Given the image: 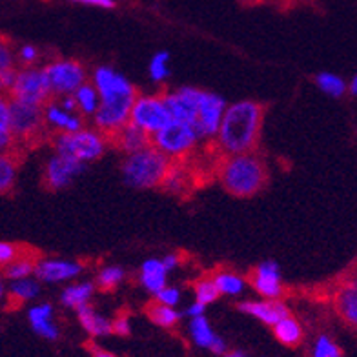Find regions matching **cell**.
<instances>
[{
	"label": "cell",
	"mask_w": 357,
	"mask_h": 357,
	"mask_svg": "<svg viewBox=\"0 0 357 357\" xmlns=\"http://www.w3.org/2000/svg\"><path fill=\"white\" fill-rule=\"evenodd\" d=\"M204 312H206V305H202V303H199V301H193L192 305H190L188 308L184 310V315L192 319V317H199V315H204Z\"/></svg>",
	"instance_id": "obj_46"
},
{
	"label": "cell",
	"mask_w": 357,
	"mask_h": 357,
	"mask_svg": "<svg viewBox=\"0 0 357 357\" xmlns=\"http://www.w3.org/2000/svg\"><path fill=\"white\" fill-rule=\"evenodd\" d=\"M20 151L17 139L11 132V99L0 91V153Z\"/></svg>",
	"instance_id": "obj_27"
},
{
	"label": "cell",
	"mask_w": 357,
	"mask_h": 357,
	"mask_svg": "<svg viewBox=\"0 0 357 357\" xmlns=\"http://www.w3.org/2000/svg\"><path fill=\"white\" fill-rule=\"evenodd\" d=\"M268 166L257 151L228 155L217 168V178L226 192L239 199L255 197L266 188Z\"/></svg>",
	"instance_id": "obj_2"
},
{
	"label": "cell",
	"mask_w": 357,
	"mask_h": 357,
	"mask_svg": "<svg viewBox=\"0 0 357 357\" xmlns=\"http://www.w3.org/2000/svg\"><path fill=\"white\" fill-rule=\"evenodd\" d=\"M53 151L62 155L73 157V159L89 165L99 160L106 153L109 144L108 135H104L97 128H80L71 133H56L52 137Z\"/></svg>",
	"instance_id": "obj_4"
},
{
	"label": "cell",
	"mask_w": 357,
	"mask_h": 357,
	"mask_svg": "<svg viewBox=\"0 0 357 357\" xmlns=\"http://www.w3.org/2000/svg\"><path fill=\"white\" fill-rule=\"evenodd\" d=\"M225 357H250V356L246 352H243V350H228V352L225 354Z\"/></svg>",
	"instance_id": "obj_51"
},
{
	"label": "cell",
	"mask_w": 357,
	"mask_h": 357,
	"mask_svg": "<svg viewBox=\"0 0 357 357\" xmlns=\"http://www.w3.org/2000/svg\"><path fill=\"white\" fill-rule=\"evenodd\" d=\"M228 108L226 100L221 95L201 89L199 95V106H197V119L193 123V128L197 132L201 142H213L217 137V132L221 128L222 117Z\"/></svg>",
	"instance_id": "obj_11"
},
{
	"label": "cell",
	"mask_w": 357,
	"mask_h": 357,
	"mask_svg": "<svg viewBox=\"0 0 357 357\" xmlns=\"http://www.w3.org/2000/svg\"><path fill=\"white\" fill-rule=\"evenodd\" d=\"M19 151L0 153V195H6L15 188L17 177H19Z\"/></svg>",
	"instance_id": "obj_32"
},
{
	"label": "cell",
	"mask_w": 357,
	"mask_h": 357,
	"mask_svg": "<svg viewBox=\"0 0 357 357\" xmlns=\"http://www.w3.org/2000/svg\"><path fill=\"white\" fill-rule=\"evenodd\" d=\"M4 275L0 273V305L4 301H8V287H6Z\"/></svg>",
	"instance_id": "obj_49"
},
{
	"label": "cell",
	"mask_w": 357,
	"mask_h": 357,
	"mask_svg": "<svg viewBox=\"0 0 357 357\" xmlns=\"http://www.w3.org/2000/svg\"><path fill=\"white\" fill-rule=\"evenodd\" d=\"M10 99L33 106H46L53 99L52 86L44 66H26L17 70L15 82L10 89Z\"/></svg>",
	"instance_id": "obj_7"
},
{
	"label": "cell",
	"mask_w": 357,
	"mask_h": 357,
	"mask_svg": "<svg viewBox=\"0 0 357 357\" xmlns=\"http://www.w3.org/2000/svg\"><path fill=\"white\" fill-rule=\"evenodd\" d=\"M109 144L113 148H117L119 151H123L124 155H128V153H135V151L142 150L146 146H150L151 137L142 132L141 128H137L135 124L128 123L115 135L109 137Z\"/></svg>",
	"instance_id": "obj_22"
},
{
	"label": "cell",
	"mask_w": 357,
	"mask_h": 357,
	"mask_svg": "<svg viewBox=\"0 0 357 357\" xmlns=\"http://www.w3.org/2000/svg\"><path fill=\"white\" fill-rule=\"evenodd\" d=\"M11 132H13L19 150L40 142L47 132L44 123V106H33L11 99Z\"/></svg>",
	"instance_id": "obj_6"
},
{
	"label": "cell",
	"mask_w": 357,
	"mask_h": 357,
	"mask_svg": "<svg viewBox=\"0 0 357 357\" xmlns=\"http://www.w3.org/2000/svg\"><path fill=\"white\" fill-rule=\"evenodd\" d=\"M273 335L278 339L279 343L284 344V347H299L305 339V328L303 324L299 323V319H296L294 315L288 314L287 317H282L281 321L273 324Z\"/></svg>",
	"instance_id": "obj_28"
},
{
	"label": "cell",
	"mask_w": 357,
	"mask_h": 357,
	"mask_svg": "<svg viewBox=\"0 0 357 357\" xmlns=\"http://www.w3.org/2000/svg\"><path fill=\"white\" fill-rule=\"evenodd\" d=\"M55 99L59 100L64 108L70 109V112H77V102L73 95H62V97H55Z\"/></svg>",
	"instance_id": "obj_47"
},
{
	"label": "cell",
	"mask_w": 357,
	"mask_h": 357,
	"mask_svg": "<svg viewBox=\"0 0 357 357\" xmlns=\"http://www.w3.org/2000/svg\"><path fill=\"white\" fill-rule=\"evenodd\" d=\"M132 332V324H130V317L126 314H119L113 319V334L117 335H130Z\"/></svg>",
	"instance_id": "obj_43"
},
{
	"label": "cell",
	"mask_w": 357,
	"mask_h": 357,
	"mask_svg": "<svg viewBox=\"0 0 357 357\" xmlns=\"http://www.w3.org/2000/svg\"><path fill=\"white\" fill-rule=\"evenodd\" d=\"M237 310L243 314L254 317V319L261 321L266 326H273V324L281 321L282 317H287L290 314L288 306L281 301V299H246L237 305Z\"/></svg>",
	"instance_id": "obj_17"
},
{
	"label": "cell",
	"mask_w": 357,
	"mask_h": 357,
	"mask_svg": "<svg viewBox=\"0 0 357 357\" xmlns=\"http://www.w3.org/2000/svg\"><path fill=\"white\" fill-rule=\"evenodd\" d=\"M174 160L160 153L155 146H146L135 153L124 155L121 162L123 181L135 190L162 188Z\"/></svg>",
	"instance_id": "obj_3"
},
{
	"label": "cell",
	"mask_w": 357,
	"mask_h": 357,
	"mask_svg": "<svg viewBox=\"0 0 357 357\" xmlns=\"http://www.w3.org/2000/svg\"><path fill=\"white\" fill-rule=\"evenodd\" d=\"M315 86L323 91L324 95H328L332 99H341L344 95H348V80L332 71H321L314 77Z\"/></svg>",
	"instance_id": "obj_34"
},
{
	"label": "cell",
	"mask_w": 357,
	"mask_h": 357,
	"mask_svg": "<svg viewBox=\"0 0 357 357\" xmlns=\"http://www.w3.org/2000/svg\"><path fill=\"white\" fill-rule=\"evenodd\" d=\"M248 284L264 299H281L284 296L281 266L275 261H263L248 273Z\"/></svg>",
	"instance_id": "obj_13"
},
{
	"label": "cell",
	"mask_w": 357,
	"mask_h": 357,
	"mask_svg": "<svg viewBox=\"0 0 357 357\" xmlns=\"http://www.w3.org/2000/svg\"><path fill=\"white\" fill-rule=\"evenodd\" d=\"M73 4L89 6V8H100V10H113L117 2L115 0H70Z\"/></svg>",
	"instance_id": "obj_44"
},
{
	"label": "cell",
	"mask_w": 357,
	"mask_h": 357,
	"mask_svg": "<svg viewBox=\"0 0 357 357\" xmlns=\"http://www.w3.org/2000/svg\"><path fill=\"white\" fill-rule=\"evenodd\" d=\"M201 89L192 88V86H183L175 91H166L162 93L168 108L172 121H183V123H195L197 119V106Z\"/></svg>",
	"instance_id": "obj_15"
},
{
	"label": "cell",
	"mask_w": 357,
	"mask_h": 357,
	"mask_svg": "<svg viewBox=\"0 0 357 357\" xmlns=\"http://www.w3.org/2000/svg\"><path fill=\"white\" fill-rule=\"evenodd\" d=\"M310 357H343V350L328 334H319L314 341Z\"/></svg>",
	"instance_id": "obj_38"
},
{
	"label": "cell",
	"mask_w": 357,
	"mask_h": 357,
	"mask_svg": "<svg viewBox=\"0 0 357 357\" xmlns=\"http://www.w3.org/2000/svg\"><path fill=\"white\" fill-rule=\"evenodd\" d=\"M266 108L257 100L228 104L213 146L221 155H241L257 151Z\"/></svg>",
	"instance_id": "obj_1"
},
{
	"label": "cell",
	"mask_w": 357,
	"mask_h": 357,
	"mask_svg": "<svg viewBox=\"0 0 357 357\" xmlns=\"http://www.w3.org/2000/svg\"><path fill=\"white\" fill-rule=\"evenodd\" d=\"M44 123H46L47 132L52 135L77 132V130L86 126L84 117L79 112L66 109L55 97L44 106Z\"/></svg>",
	"instance_id": "obj_16"
},
{
	"label": "cell",
	"mask_w": 357,
	"mask_h": 357,
	"mask_svg": "<svg viewBox=\"0 0 357 357\" xmlns=\"http://www.w3.org/2000/svg\"><path fill=\"white\" fill-rule=\"evenodd\" d=\"M126 279V270L119 264H108V266H102L97 272V278H95V284L97 288L104 291H112L115 288H119Z\"/></svg>",
	"instance_id": "obj_36"
},
{
	"label": "cell",
	"mask_w": 357,
	"mask_h": 357,
	"mask_svg": "<svg viewBox=\"0 0 357 357\" xmlns=\"http://www.w3.org/2000/svg\"><path fill=\"white\" fill-rule=\"evenodd\" d=\"M38 61H40V50L33 44H22L17 50V62L20 64V68L37 66Z\"/></svg>",
	"instance_id": "obj_41"
},
{
	"label": "cell",
	"mask_w": 357,
	"mask_h": 357,
	"mask_svg": "<svg viewBox=\"0 0 357 357\" xmlns=\"http://www.w3.org/2000/svg\"><path fill=\"white\" fill-rule=\"evenodd\" d=\"M28 321L37 335L47 339V341H56L61 335V330L55 323V308L50 303H37L28 310Z\"/></svg>",
	"instance_id": "obj_20"
},
{
	"label": "cell",
	"mask_w": 357,
	"mask_h": 357,
	"mask_svg": "<svg viewBox=\"0 0 357 357\" xmlns=\"http://www.w3.org/2000/svg\"><path fill=\"white\" fill-rule=\"evenodd\" d=\"M53 97L73 95L80 86L88 82V70L75 59H53L44 66Z\"/></svg>",
	"instance_id": "obj_8"
},
{
	"label": "cell",
	"mask_w": 357,
	"mask_h": 357,
	"mask_svg": "<svg viewBox=\"0 0 357 357\" xmlns=\"http://www.w3.org/2000/svg\"><path fill=\"white\" fill-rule=\"evenodd\" d=\"M95 290H97V284L91 281L71 282L61 291V305L77 312L82 306L89 305V301L93 299Z\"/></svg>",
	"instance_id": "obj_24"
},
{
	"label": "cell",
	"mask_w": 357,
	"mask_h": 357,
	"mask_svg": "<svg viewBox=\"0 0 357 357\" xmlns=\"http://www.w3.org/2000/svg\"><path fill=\"white\" fill-rule=\"evenodd\" d=\"M38 294H40V281L35 275L10 281V284H8V301L13 303V305L35 301Z\"/></svg>",
	"instance_id": "obj_29"
},
{
	"label": "cell",
	"mask_w": 357,
	"mask_h": 357,
	"mask_svg": "<svg viewBox=\"0 0 357 357\" xmlns=\"http://www.w3.org/2000/svg\"><path fill=\"white\" fill-rule=\"evenodd\" d=\"M91 82L99 89L100 102H135L139 97L135 86L121 71L112 66H97L91 73Z\"/></svg>",
	"instance_id": "obj_10"
},
{
	"label": "cell",
	"mask_w": 357,
	"mask_h": 357,
	"mask_svg": "<svg viewBox=\"0 0 357 357\" xmlns=\"http://www.w3.org/2000/svg\"><path fill=\"white\" fill-rule=\"evenodd\" d=\"M130 123L135 124L137 128H141L142 132H146L150 137L155 135V133L160 132L166 124L172 123V115H169L168 108H166L162 93H139V97H137L135 102H133Z\"/></svg>",
	"instance_id": "obj_9"
},
{
	"label": "cell",
	"mask_w": 357,
	"mask_h": 357,
	"mask_svg": "<svg viewBox=\"0 0 357 357\" xmlns=\"http://www.w3.org/2000/svg\"><path fill=\"white\" fill-rule=\"evenodd\" d=\"M334 308L348 326L357 330V281L348 275L334 291Z\"/></svg>",
	"instance_id": "obj_19"
},
{
	"label": "cell",
	"mask_w": 357,
	"mask_h": 357,
	"mask_svg": "<svg viewBox=\"0 0 357 357\" xmlns=\"http://www.w3.org/2000/svg\"><path fill=\"white\" fill-rule=\"evenodd\" d=\"M84 272V263L73 259L61 257H40L35 270V278L46 284H59V282L73 281Z\"/></svg>",
	"instance_id": "obj_14"
},
{
	"label": "cell",
	"mask_w": 357,
	"mask_h": 357,
	"mask_svg": "<svg viewBox=\"0 0 357 357\" xmlns=\"http://www.w3.org/2000/svg\"><path fill=\"white\" fill-rule=\"evenodd\" d=\"M91 357H117V356L108 352V350H102V348H93V350H91Z\"/></svg>",
	"instance_id": "obj_50"
},
{
	"label": "cell",
	"mask_w": 357,
	"mask_h": 357,
	"mask_svg": "<svg viewBox=\"0 0 357 357\" xmlns=\"http://www.w3.org/2000/svg\"><path fill=\"white\" fill-rule=\"evenodd\" d=\"M201 144L193 124L183 121H172L160 132L151 135V146L172 160H186L192 157Z\"/></svg>",
	"instance_id": "obj_5"
},
{
	"label": "cell",
	"mask_w": 357,
	"mask_h": 357,
	"mask_svg": "<svg viewBox=\"0 0 357 357\" xmlns=\"http://www.w3.org/2000/svg\"><path fill=\"white\" fill-rule=\"evenodd\" d=\"M193 296H195V301L202 303V305H212L215 303L219 297H221V291L217 288L215 281H213L212 275H202V278L195 279L192 284Z\"/></svg>",
	"instance_id": "obj_37"
},
{
	"label": "cell",
	"mask_w": 357,
	"mask_h": 357,
	"mask_svg": "<svg viewBox=\"0 0 357 357\" xmlns=\"http://www.w3.org/2000/svg\"><path fill=\"white\" fill-rule=\"evenodd\" d=\"M183 165V160H174L168 177H166L165 184H162V188H165L166 192L174 193V195H183L184 192H188L192 175L186 172V168H184Z\"/></svg>",
	"instance_id": "obj_35"
},
{
	"label": "cell",
	"mask_w": 357,
	"mask_h": 357,
	"mask_svg": "<svg viewBox=\"0 0 357 357\" xmlns=\"http://www.w3.org/2000/svg\"><path fill=\"white\" fill-rule=\"evenodd\" d=\"M350 275H352V278L356 279V281H357V266L354 268V270H352V273H350Z\"/></svg>",
	"instance_id": "obj_52"
},
{
	"label": "cell",
	"mask_w": 357,
	"mask_h": 357,
	"mask_svg": "<svg viewBox=\"0 0 357 357\" xmlns=\"http://www.w3.org/2000/svg\"><path fill=\"white\" fill-rule=\"evenodd\" d=\"M84 162L73 157L62 155L53 151V155L46 160L43 172V183L50 192H61L73 184L77 177L86 169Z\"/></svg>",
	"instance_id": "obj_12"
},
{
	"label": "cell",
	"mask_w": 357,
	"mask_h": 357,
	"mask_svg": "<svg viewBox=\"0 0 357 357\" xmlns=\"http://www.w3.org/2000/svg\"><path fill=\"white\" fill-rule=\"evenodd\" d=\"M38 255L35 254L33 250H22V254L15 259L10 266H6V270L2 272L6 281H17V279L24 278H33L35 270H37L38 263Z\"/></svg>",
	"instance_id": "obj_30"
},
{
	"label": "cell",
	"mask_w": 357,
	"mask_h": 357,
	"mask_svg": "<svg viewBox=\"0 0 357 357\" xmlns=\"http://www.w3.org/2000/svg\"><path fill=\"white\" fill-rule=\"evenodd\" d=\"M217 288L221 291V296L237 297L248 287V275H241L230 268H219L212 273Z\"/></svg>",
	"instance_id": "obj_26"
},
{
	"label": "cell",
	"mask_w": 357,
	"mask_h": 357,
	"mask_svg": "<svg viewBox=\"0 0 357 357\" xmlns=\"http://www.w3.org/2000/svg\"><path fill=\"white\" fill-rule=\"evenodd\" d=\"M188 332L190 339H192V343L195 347L210 350L215 356H225L228 352V344L225 343V339L215 334V330L212 328V324L206 319V315L192 317L188 324Z\"/></svg>",
	"instance_id": "obj_18"
},
{
	"label": "cell",
	"mask_w": 357,
	"mask_h": 357,
	"mask_svg": "<svg viewBox=\"0 0 357 357\" xmlns=\"http://www.w3.org/2000/svg\"><path fill=\"white\" fill-rule=\"evenodd\" d=\"M162 263L166 264V268H168L169 272H174L175 268H178V266H181V264H183V255L177 254V252L166 254L165 257H162Z\"/></svg>",
	"instance_id": "obj_45"
},
{
	"label": "cell",
	"mask_w": 357,
	"mask_h": 357,
	"mask_svg": "<svg viewBox=\"0 0 357 357\" xmlns=\"http://www.w3.org/2000/svg\"><path fill=\"white\" fill-rule=\"evenodd\" d=\"M77 319H79L80 326L84 328L86 334L91 337H106V335L113 334V321L106 319L99 312H95L91 305H86L77 310Z\"/></svg>",
	"instance_id": "obj_23"
},
{
	"label": "cell",
	"mask_w": 357,
	"mask_h": 357,
	"mask_svg": "<svg viewBox=\"0 0 357 357\" xmlns=\"http://www.w3.org/2000/svg\"><path fill=\"white\" fill-rule=\"evenodd\" d=\"M146 315L151 323L160 326V328H175L181 321V314L175 306L162 305L157 299H153V303L146 306Z\"/></svg>",
	"instance_id": "obj_33"
},
{
	"label": "cell",
	"mask_w": 357,
	"mask_h": 357,
	"mask_svg": "<svg viewBox=\"0 0 357 357\" xmlns=\"http://www.w3.org/2000/svg\"><path fill=\"white\" fill-rule=\"evenodd\" d=\"M168 273L169 270L166 268V264L162 263V259H146L144 263L141 264L137 281H139V284H141L148 294L157 296V294L168 284Z\"/></svg>",
	"instance_id": "obj_21"
},
{
	"label": "cell",
	"mask_w": 357,
	"mask_h": 357,
	"mask_svg": "<svg viewBox=\"0 0 357 357\" xmlns=\"http://www.w3.org/2000/svg\"><path fill=\"white\" fill-rule=\"evenodd\" d=\"M153 297H155L159 303H162V305L177 306L178 303H181V290L175 287H168V284H166V287Z\"/></svg>",
	"instance_id": "obj_42"
},
{
	"label": "cell",
	"mask_w": 357,
	"mask_h": 357,
	"mask_svg": "<svg viewBox=\"0 0 357 357\" xmlns=\"http://www.w3.org/2000/svg\"><path fill=\"white\" fill-rule=\"evenodd\" d=\"M73 97H75L77 102V112L84 119H93V115L97 113V109L100 106V93L99 89L95 88L93 82L91 80L84 82L73 93Z\"/></svg>",
	"instance_id": "obj_31"
},
{
	"label": "cell",
	"mask_w": 357,
	"mask_h": 357,
	"mask_svg": "<svg viewBox=\"0 0 357 357\" xmlns=\"http://www.w3.org/2000/svg\"><path fill=\"white\" fill-rule=\"evenodd\" d=\"M17 64H19L17 52L13 50L11 43L0 37V91L2 93H10L17 70H19Z\"/></svg>",
	"instance_id": "obj_25"
},
{
	"label": "cell",
	"mask_w": 357,
	"mask_h": 357,
	"mask_svg": "<svg viewBox=\"0 0 357 357\" xmlns=\"http://www.w3.org/2000/svg\"><path fill=\"white\" fill-rule=\"evenodd\" d=\"M348 95L350 97H357V71L348 80Z\"/></svg>",
	"instance_id": "obj_48"
},
{
	"label": "cell",
	"mask_w": 357,
	"mask_h": 357,
	"mask_svg": "<svg viewBox=\"0 0 357 357\" xmlns=\"http://www.w3.org/2000/svg\"><path fill=\"white\" fill-rule=\"evenodd\" d=\"M150 77L153 82H162L169 77V53L168 52H157L155 55L151 56L150 66Z\"/></svg>",
	"instance_id": "obj_39"
},
{
	"label": "cell",
	"mask_w": 357,
	"mask_h": 357,
	"mask_svg": "<svg viewBox=\"0 0 357 357\" xmlns=\"http://www.w3.org/2000/svg\"><path fill=\"white\" fill-rule=\"evenodd\" d=\"M24 246L15 245V243H10V241H0V273L4 272L6 266H10L15 259L22 254Z\"/></svg>",
	"instance_id": "obj_40"
}]
</instances>
